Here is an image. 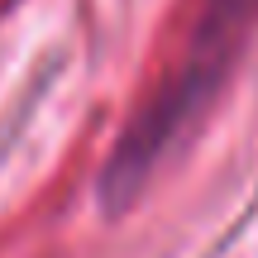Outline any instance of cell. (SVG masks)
Returning a JSON list of instances; mask_svg holds the SVG:
<instances>
[{"label":"cell","mask_w":258,"mask_h":258,"mask_svg":"<svg viewBox=\"0 0 258 258\" xmlns=\"http://www.w3.org/2000/svg\"><path fill=\"white\" fill-rule=\"evenodd\" d=\"M258 29V0H191V15L177 24L163 67L153 72L144 101L134 105L120 144L110 148V163L101 177L105 206H129L144 182L177 153L186 134L201 124L211 101L225 91L239 53Z\"/></svg>","instance_id":"6da1fadb"}]
</instances>
